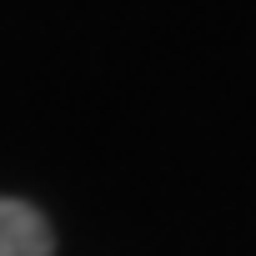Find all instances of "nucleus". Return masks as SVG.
Returning a JSON list of instances; mask_svg holds the SVG:
<instances>
[{
	"label": "nucleus",
	"instance_id": "nucleus-1",
	"mask_svg": "<svg viewBox=\"0 0 256 256\" xmlns=\"http://www.w3.org/2000/svg\"><path fill=\"white\" fill-rule=\"evenodd\" d=\"M56 236L46 226V216L26 201L0 196V256H50Z\"/></svg>",
	"mask_w": 256,
	"mask_h": 256
}]
</instances>
